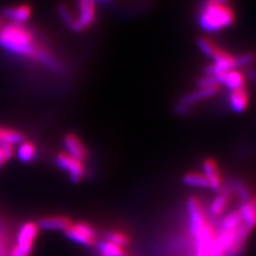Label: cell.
<instances>
[{
    "instance_id": "16",
    "label": "cell",
    "mask_w": 256,
    "mask_h": 256,
    "mask_svg": "<svg viewBox=\"0 0 256 256\" xmlns=\"http://www.w3.org/2000/svg\"><path fill=\"white\" fill-rule=\"evenodd\" d=\"M184 185L198 189H210V184L202 172L188 171L182 175V178Z\"/></svg>"
},
{
    "instance_id": "11",
    "label": "cell",
    "mask_w": 256,
    "mask_h": 256,
    "mask_svg": "<svg viewBox=\"0 0 256 256\" xmlns=\"http://www.w3.org/2000/svg\"><path fill=\"white\" fill-rule=\"evenodd\" d=\"M32 10L28 4H18L6 8L2 11V18L14 24H25L31 16Z\"/></svg>"
},
{
    "instance_id": "24",
    "label": "cell",
    "mask_w": 256,
    "mask_h": 256,
    "mask_svg": "<svg viewBox=\"0 0 256 256\" xmlns=\"http://www.w3.org/2000/svg\"><path fill=\"white\" fill-rule=\"evenodd\" d=\"M255 60V54L253 52H244L242 54L238 57H236V66L237 70L240 68L249 66Z\"/></svg>"
},
{
    "instance_id": "8",
    "label": "cell",
    "mask_w": 256,
    "mask_h": 256,
    "mask_svg": "<svg viewBox=\"0 0 256 256\" xmlns=\"http://www.w3.org/2000/svg\"><path fill=\"white\" fill-rule=\"evenodd\" d=\"M210 184V189L219 191L223 187V178L217 162L212 157H207L202 162V171Z\"/></svg>"
},
{
    "instance_id": "7",
    "label": "cell",
    "mask_w": 256,
    "mask_h": 256,
    "mask_svg": "<svg viewBox=\"0 0 256 256\" xmlns=\"http://www.w3.org/2000/svg\"><path fill=\"white\" fill-rule=\"evenodd\" d=\"M232 196L233 194H232L230 186H223L212 200L210 207H208V216L212 218H221L228 210Z\"/></svg>"
},
{
    "instance_id": "25",
    "label": "cell",
    "mask_w": 256,
    "mask_h": 256,
    "mask_svg": "<svg viewBox=\"0 0 256 256\" xmlns=\"http://www.w3.org/2000/svg\"><path fill=\"white\" fill-rule=\"evenodd\" d=\"M0 148H2L4 157L6 160L11 159L14 156L15 153V150H14V144H10V143H4V144H0Z\"/></svg>"
},
{
    "instance_id": "12",
    "label": "cell",
    "mask_w": 256,
    "mask_h": 256,
    "mask_svg": "<svg viewBox=\"0 0 256 256\" xmlns=\"http://www.w3.org/2000/svg\"><path fill=\"white\" fill-rule=\"evenodd\" d=\"M242 223L251 230L256 228V198L253 196L249 201L244 202L237 208Z\"/></svg>"
},
{
    "instance_id": "17",
    "label": "cell",
    "mask_w": 256,
    "mask_h": 256,
    "mask_svg": "<svg viewBox=\"0 0 256 256\" xmlns=\"http://www.w3.org/2000/svg\"><path fill=\"white\" fill-rule=\"evenodd\" d=\"M94 246L98 252V256H123L126 253L124 248L111 244L105 239H98Z\"/></svg>"
},
{
    "instance_id": "15",
    "label": "cell",
    "mask_w": 256,
    "mask_h": 256,
    "mask_svg": "<svg viewBox=\"0 0 256 256\" xmlns=\"http://www.w3.org/2000/svg\"><path fill=\"white\" fill-rule=\"evenodd\" d=\"M218 82L221 84L228 86V89L234 90L238 88L246 86V76L239 70H230L226 73L218 77Z\"/></svg>"
},
{
    "instance_id": "21",
    "label": "cell",
    "mask_w": 256,
    "mask_h": 256,
    "mask_svg": "<svg viewBox=\"0 0 256 256\" xmlns=\"http://www.w3.org/2000/svg\"><path fill=\"white\" fill-rule=\"evenodd\" d=\"M25 141V136L18 130H14L12 128L0 127V144H20Z\"/></svg>"
},
{
    "instance_id": "2",
    "label": "cell",
    "mask_w": 256,
    "mask_h": 256,
    "mask_svg": "<svg viewBox=\"0 0 256 256\" xmlns=\"http://www.w3.org/2000/svg\"><path fill=\"white\" fill-rule=\"evenodd\" d=\"M234 22L235 13L232 8L218 0H206L198 13L200 25L210 32L226 29Z\"/></svg>"
},
{
    "instance_id": "9",
    "label": "cell",
    "mask_w": 256,
    "mask_h": 256,
    "mask_svg": "<svg viewBox=\"0 0 256 256\" xmlns=\"http://www.w3.org/2000/svg\"><path fill=\"white\" fill-rule=\"evenodd\" d=\"M94 0H78L77 20L82 30L90 27L96 18V6Z\"/></svg>"
},
{
    "instance_id": "28",
    "label": "cell",
    "mask_w": 256,
    "mask_h": 256,
    "mask_svg": "<svg viewBox=\"0 0 256 256\" xmlns=\"http://www.w3.org/2000/svg\"><path fill=\"white\" fill-rule=\"evenodd\" d=\"M4 26V20L0 18V29H2V27Z\"/></svg>"
},
{
    "instance_id": "13",
    "label": "cell",
    "mask_w": 256,
    "mask_h": 256,
    "mask_svg": "<svg viewBox=\"0 0 256 256\" xmlns=\"http://www.w3.org/2000/svg\"><path fill=\"white\" fill-rule=\"evenodd\" d=\"M72 220L66 216H54V217H45L36 222L38 230H66L70 224Z\"/></svg>"
},
{
    "instance_id": "23",
    "label": "cell",
    "mask_w": 256,
    "mask_h": 256,
    "mask_svg": "<svg viewBox=\"0 0 256 256\" xmlns=\"http://www.w3.org/2000/svg\"><path fill=\"white\" fill-rule=\"evenodd\" d=\"M198 46L200 50L210 58L214 57L216 52H217L220 48L214 41H212L210 38H208L206 36H201L198 38Z\"/></svg>"
},
{
    "instance_id": "31",
    "label": "cell",
    "mask_w": 256,
    "mask_h": 256,
    "mask_svg": "<svg viewBox=\"0 0 256 256\" xmlns=\"http://www.w3.org/2000/svg\"><path fill=\"white\" fill-rule=\"evenodd\" d=\"M123 256H128V255H127V254H126V253H125V254H124V255H123Z\"/></svg>"
},
{
    "instance_id": "4",
    "label": "cell",
    "mask_w": 256,
    "mask_h": 256,
    "mask_svg": "<svg viewBox=\"0 0 256 256\" xmlns=\"http://www.w3.org/2000/svg\"><path fill=\"white\" fill-rule=\"evenodd\" d=\"M38 228L34 222H27L20 228L16 246L11 251V256H29L34 248V242L38 235Z\"/></svg>"
},
{
    "instance_id": "6",
    "label": "cell",
    "mask_w": 256,
    "mask_h": 256,
    "mask_svg": "<svg viewBox=\"0 0 256 256\" xmlns=\"http://www.w3.org/2000/svg\"><path fill=\"white\" fill-rule=\"evenodd\" d=\"M56 162H57V164L62 170L68 173L70 178L75 182H78L86 174L84 162L74 157H72L68 153L58 154L57 157H56Z\"/></svg>"
},
{
    "instance_id": "18",
    "label": "cell",
    "mask_w": 256,
    "mask_h": 256,
    "mask_svg": "<svg viewBox=\"0 0 256 256\" xmlns=\"http://www.w3.org/2000/svg\"><path fill=\"white\" fill-rule=\"evenodd\" d=\"M228 186L230 188V191L232 194H233V196H236L242 203L249 201L250 198H253L251 190L248 188L246 184L242 180H235L232 182Z\"/></svg>"
},
{
    "instance_id": "30",
    "label": "cell",
    "mask_w": 256,
    "mask_h": 256,
    "mask_svg": "<svg viewBox=\"0 0 256 256\" xmlns=\"http://www.w3.org/2000/svg\"><path fill=\"white\" fill-rule=\"evenodd\" d=\"M218 2H223V4H226L228 0H218Z\"/></svg>"
},
{
    "instance_id": "10",
    "label": "cell",
    "mask_w": 256,
    "mask_h": 256,
    "mask_svg": "<svg viewBox=\"0 0 256 256\" xmlns=\"http://www.w3.org/2000/svg\"><path fill=\"white\" fill-rule=\"evenodd\" d=\"M63 144H64V148L66 150V153H68L72 157L80 160V162H86V159L88 158L86 148L84 146L82 141L80 140L76 134H68L63 139Z\"/></svg>"
},
{
    "instance_id": "14",
    "label": "cell",
    "mask_w": 256,
    "mask_h": 256,
    "mask_svg": "<svg viewBox=\"0 0 256 256\" xmlns=\"http://www.w3.org/2000/svg\"><path fill=\"white\" fill-rule=\"evenodd\" d=\"M228 104L232 110L235 112L244 111L249 104V93L246 91V88L242 86L230 90L228 94Z\"/></svg>"
},
{
    "instance_id": "5",
    "label": "cell",
    "mask_w": 256,
    "mask_h": 256,
    "mask_svg": "<svg viewBox=\"0 0 256 256\" xmlns=\"http://www.w3.org/2000/svg\"><path fill=\"white\" fill-rule=\"evenodd\" d=\"M220 91V86H198V89L191 92L185 96H182L178 104V110L180 114H186L194 108L200 102L212 98Z\"/></svg>"
},
{
    "instance_id": "1",
    "label": "cell",
    "mask_w": 256,
    "mask_h": 256,
    "mask_svg": "<svg viewBox=\"0 0 256 256\" xmlns=\"http://www.w3.org/2000/svg\"><path fill=\"white\" fill-rule=\"evenodd\" d=\"M0 47L22 57L34 58L41 47L36 40V36L24 24L9 22L0 29Z\"/></svg>"
},
{
    "instance_id": "3",
    "label": "cell",
    "mask_w": 256,
    "mask_h": 256,
    "mask_svg": "<svg viewBox=\"0 0 256 256\" xmlns=\"http://www.w3.org/2000/svg\"><path fill=\"white\" fill-rule=\"evenodd\" d=\"M64 233L72 242L82 246H94L98 242V230L86 222L72 223Z\"/></svg>"
},
{
    "instance_id": "22",
    "label": "cell",
    "mask_w": 256,
    "mask_h": 256,
    "mask_svg": "<svg viewBox=\"0 0 256 256\" xmlns=\"http://www.w3.org/2000/svg\"><path fill=\"white\" fill-rule=\"evenodd\" d=\"M18 156L22 162H31L36 156V146L31 142H22L18 150Z\"/></svg>"
},
{
    "instance_id": "26",
    "label": "cell",
    "mask_w": 256,
    "mask_h": 256,
    "mask_svg": "<svg viewBox=\"0 0 256 256\" xmlns=\"http://www.w3.org/2000/svg\"><path fill=\"white\" fill-rule=\"evenodd\" d=\"M6 162V157H4V152H2V148H0V166L4 164Z\"/></svg>"
},
{
    "instance_id": "20",
    "label": "cell",
    "mask_w": 256,
    "mask_h": 256,
    "mask_svg": "<svg viewBox=\"0 0 256 256\" xmlns=\"http://www.w3.org/2000/svg\"><path fill=\"white\" fill-rule=\"evenodd\" d=\"M104 239L107 240V242L111 244L122 246L124 249L130 244V237L128 236L125 232H122V230H107L104 233Z\"/></svg>"
},
{
    "instance_id": "19",
    "label": "cell",
    "mask_w": 256,
    "mask_h": 256,
    "mask_svg": "<svg viewBox=\"0 0 256 256\" xmlns=\"http://www.w3.org/2000/svg\"><path fill=\"white\" fill-rule=\"evenodd\" d=\"M58 12H59L61 20H63V22L66 24L68 27H70L72 30L76 31V32L82 31V26L79 25V22H78L77 18L73 13L70 12V10L68 9L66 6L60 4L59 8H58Z\"/></svg>"
},
{
    "instance_id": "29",
    "label": "cell",
    "mask_w": 256,
    "mask_h": 256,
    "mask_svg": "<svg viewBox=\"0 0 256 256\" xmlns=\"http://www.w3.org/2000/svg\"><path fill=\"white\" fill-rule=\"evenodd\" d=\"M94 2H111V0H94Z\"/></svg>"
},
{
    "instance_id": "27",
    "label": "cell",
    "mask_w": 256,
    "mask_h": 256,
    "mask_svg": "<svg viewBox=\"0 0 256 256\" xmlns=\"http://www.w3.org/2000/svg\"><path fill=\"white\" fill-rule=\"evenodd\" d=\"M194 256H212L210 253H206V252H196Z\"/></svg>"
}]
</instances>
